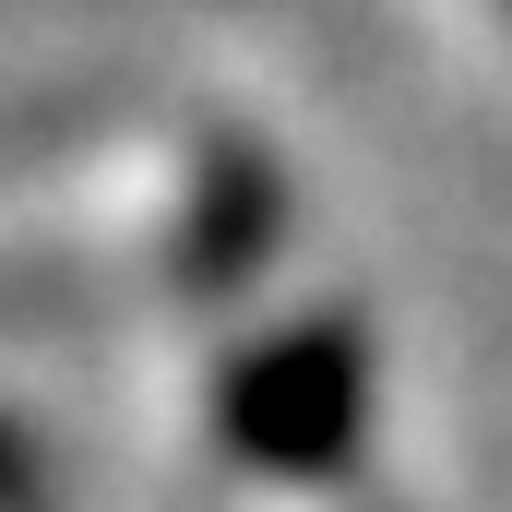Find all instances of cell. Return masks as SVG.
<instances>
[{"mask_svg":"<svg viewBox=\"0 0 512 512\" xmlns=\"http://www.w3.org/2000/svg\"><path fill=\"white\" fill-rule=\"evenodd\" d=\"M370 417V358L346 322H298L227 370V453L262 477H334Z\"/></svg>","mask_w":512,"mask_h":512,"instance_id":"cell-1","label":"cell"}]
</instances>
